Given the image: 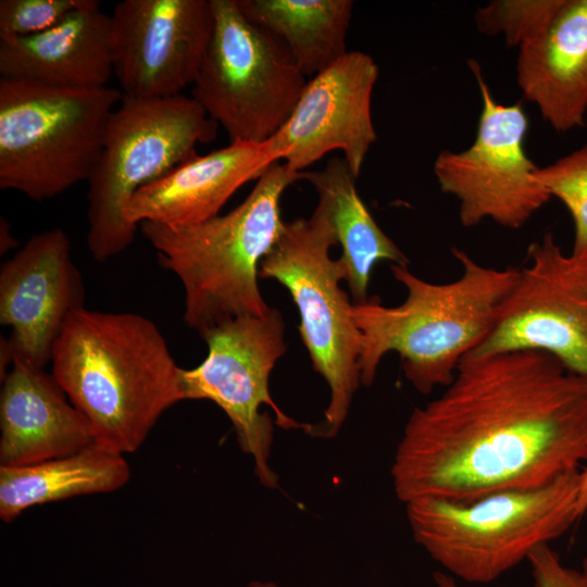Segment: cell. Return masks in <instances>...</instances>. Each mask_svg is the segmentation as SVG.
Segmentation results:
<instances>
[{
	"label": "cell",
	"instance_id": "6da1fadb",
	"mask_svg": "<svg viewBox=\"0 0 587 587\" xmlns=\"http://www.w3.org/2000/svg\"><path fill=\"white\" fill-rule=\"evenodd\" d=\"M587 461V380L553 357L512 351L462 361L444 392L413 410L391 478L404 504L470 502L545 485Z\"/></svg>",
	"mask_w": 587,
	"mask_h": 587
},
{
	"label": "cell",
	"instance_id": "52a82bcc",
	"mask_svg": "<svg viewBox=\"0 0 587 587\" xmlns=\"http://www.w3.org/2000/svg\"><path fill=\"white\" fill-rule=\"evenodd\" d=\"M217 126L192 97L123 96L88 179L87 246L96 261L121 254L134 241L138 227L124 215L133 196L196 154L199 143L214 140Z\"/></svg>",
	"mask_w": 587,
	"mask_h": 587
},
{
	"label": "cell",
	"instance_id": "5b68a950",
	"mask_svg": "<svg viewBox=\"0 0 587 587\" xmlns=\"http://www.w3.org/2000/svg\"><path fill=\"white\" fill-rule=\"evenodd\" d=\"M579 470L534 488L470 502L436 498L405 503L414 541L454 578L488 584L564 534L577 515Z\"/></svg>",
	"mask_w": 587,
	"mask_h": 587
},
{
	"label": "cell",
	"instance_id": "ffe728a7",
	"mask_svg": "<svg viewBox=\"0 0 587 587\" xmlns=\"http://www.w3.org/2000/svg\"><path fill=\"white\" fill-rule=\"evenodd\" d=\"M317 192L334 224L342 249L339 260L345 270L353 303H363L374 265L379 261L408 265L409 259L377 225L355 187L357 177L345 159L332 158L319 171L300 173Z\"/></svg>",
	"mask_w": 587,
	"mask_h": 587
},
{
	"label": "cell",
	"instance_id": "ba28073f",
	"mask_svg": "<svg viewBox=\"0 0 587 587\" xmlns=\"http://www.w3.org/2000/svg\"><path fill=\"white\" fill-rule=\"evenodd\" d=\"M337 243L332 218L317 202L309 218L286 223L259 272L260 277L286 287L298 308L301 340L330 391L324 420L312 430L326 438L338 434L361 385V333L352 314L354 303L339 284L345 280L340 260L329 254Z\"/></svg>",
	"mask_w": 587,
	"mask_h": 587
},
{
	"label": "cell",
	"instance_id": "f1b7e54d",
	"mask_svg": "<svg viewBox=\"0 0 587 587\" xmlns=\"http://www.w3.org/2000/svg\"><path fill=\"white\" fill-rule=\"evenodd\" d=\"M434 582L436 587H460L453 576L446 572H435Z\"/></svg>",
	"mask_w": 587,
	"mask_h": 587
},
{
	"label": "cell",
	"instance_id": "3957f363",
	"mask_svg": "<svg viewBox=\"0 0 587 587\" xmlns=\"http://www.w3.org/2000/svg\"><path fill=\"white\" fill-rule=\"evenodd\" d=\"M461 276L434 284L414 275L408 265L391 264L394 277L407 289L398 307L377 298L353 305L361 333V384L370 387L383 357L397 352L405 378L421 394L447 387L461 361L487 336L497 312L515 284L520 268L482 265L453 248Z\"/></svg>",
	"mask_w": 587,
	"mask_h": 587
},
{
	"label": "cell",
	"instance_id": "7a4b0ae2",
	"mask_svg": "<svg viewBox=\"0 0 587 587\" xmlns=\"http://www.w3.org/2000/svg\"><path fill=\"white\" fill-rule=\"evenodd\" d=\"M51 363L96 444L122 454L139 449L161 415L184 400L182 367L154 322L137 313L75 311Z\"/></svg>",
	"mask_w": 587,
	"mask_h": 587
},
{
	"label": "cell",
	"instance_id": "f546056e",
	"mask_svg": "<svg viewBox=\"0 0 587 587\" xmlns=\"http://www.w3.org/2000/svg\"><path fill=\"white\" fill-rule=\"evenodd\" d=\"M246 587H279L276 583L270 580H252Z\"/></svg>",
	"mask_w": 587,
	"mask_h": 587
},
{
	"label": "cell",
	"instance_id": "cb8c5ba5",
	"mask_svg": "<svg viewBox=\"0 0 587 587\" xmlns=\"http://www.w3.org/2000/svg\"><path fill=\"white\" fill-rule=\"evenodd\" d=\"M536 175L551 197L569 210L574 225L572 255L587 260V145L552 164L539 167Z\"/></svg>",
	"mask_w": 587,
	"mask_h": 587
},
{
	"label": "cell",
	"instance_id": "83f0119b",
	"mask_svg": "<svg viewBox=\"0 0 587 587\" xmlns=\"http://www.w3.org/2000/svg\"><path fill=\"white\" fill-rule=\"evenodd\" d=\"M15 246L14 237L11 234V226L9 222L1 217L0 220V251L1 254L8 252Z\"/></svg>",
	"mask_w": 587,
	"mask_h": 587
},
{
	"label": "cell",
	"instance_id": "277c9868",
	"mask_svg": "<svg viewBox=\"0 0 587 587\" xmlns=\"http://www.w3.org/2000/svg\"><path fill=\"white\" fill-rule=\"evenodd\" d=\"M300 179V173L277 162L226 214L187 227L139 224L160 265L180 280L184 320L201 336L236 317L270 311L258 285L260 264L286 226L282 196Z\"/></svg>",
	"mask_w": 587,
	"mask_h": 587
},
{
	"label": "cell",
	"instance_id": "8992f818",
	"mask_svg": "<svg viewBox=\"0 0 587 587\" xmlns=\"http://www.w3.org/2000/svg\"><path fill=\"white\" fill-rule=\"evenodd\" d=\"M122 98L108 86L0 79V188L41 202L88 182Z\"/></svg>",
	"mask_w": 587,
	"mask_h": 587
},
{
	"label": "cell",
	"instance_id": "2e32d148",
	"mask_svg": "<svg viewBox=\"0 0 587 587\" xmlns=\"http://www.w3.org/2000/svg\"><path fill=\"white\" fill-rule=\"evenodd\" d=\"M280 162L272 141H232L198 153L159 180L139 189L125 208L126 221L139 228L150 222L187 227L220 214L223 205L245 184L258 180Z\"/></svg>",
	"mask_w": 587,
	"mask_h": 587
},
{
	"label": "cell",
	"instance_id": "ac0fdd59",
	"mask_svg": "<svg viewBox=\"0 0 587 587\" xmlns=\"http://www.w3.org/2000/svg\"><path fill=\"white\" fill-rule=\"evenodd\" d=\"M112 74L111 17L100 10V2L41 34L0 39V79L99 88Z\"/></svg>",
	"mask_w": 587,
	"mask_h": 587
},
{
	"label": "cell",
	"instance_id": "44dd1931",
	"mask_svg": "<svg viewBox=\"0 0 587 587\" xmlns=\"http://www.w3.org/2000/svg\"><path fill=\"white\" fill-rule=\"evenodd\" d=\"M129 477L124 454L97 444L32 465L0 466V517L3 522H12L35 505L112 492L127 484Z\"/></svg>",
	"mask_w": 587,
	"mask_h": 587
},
{
	"label": "cell",
	"instance_id": "484cf974",
	"mask_svg": "<svg viewBox=\"0 0 587 587\" xmlns=\"http://www.w3.org/2000/svg\"><path fill=\"white\" fill-rule=\"evenodd\" d=\"M527 561L535 587H587L583 572L564 565L549 545L535 549Z\"/></svg>",
	"mask_w": 587,
	"mask_h": 587
},
{
	"label": "cell",
	"instance_id": "4fadbf2b",
	"mask_svg": "<svg viewBox=\"0 0 587 587\" xmlns=\"http://www.w3.org/2000/svg\"><path fill=\"white\" fill-rule=\"evenodd\" d=\"M110 17L123 96L168 98L193 84L212 33L210 0H124Z\"/></svg>",
	"mask_w": 587,
	"mask_h": 587
},
{
	"label": "cell",
	"instance_id": "30bf717a",
	"mask_svg": "<svg viewBox=\"0 0 587 587\" xmlns=\"http://www.w3.org/2000/svg\"><path fill=\"white\" fill-rule=\"evenodd\" d=\"M207 358L193 369H182L184 400H210L227 415L241 451L251 455L254 473L262 486L277 488L278 476L270 465L274 424L285 429L312 432L286 415L272 399L270 376L286 351L285 323L280 312L271 308L263 316H239L205 333Z\"/></svg>",
	"mask_w": 587,
	"mask_h": 587
},
{
	"label": "cell",
	"instance_id": "d6986e66",
	"mask_svg": "<svg viewBox=\"0 0 587 587\" xmlns=\"http://www.w3.org/2000/svg\"><path fill=\"white\" fill-rule=\"evenodd\" d=\"M517 84L558 132L585 125L587 0H563L546 32L519 48Z\"/></svg>",
	"mask_w": 587,
	"mask_h": 587
},
{
	"label": "cell",
	"instance_id": "d4e9b609",
	"mask_svg": "<svg viewBox=\"0 0 587 587\" xmlns=\"http://www.w3.org/2000/svg\"><path fill=\"white\" fill-rule=\"evenodd\" d=\"M97 0H1L0 39L41 34Z\"/></svg>",
	"mask_w": 587,
	"mask_h": 587
},
{
	"label": "cell",
	"instance_id": "e0dca14e",
	"mask_svg": "<svg viewBox=\"0 0 587 587\" xmlns=\"http://www.w3.org/2000/svg\"><path fill=\"white\" fill-rule=\"evenodd\" d=\"M1 382L0 466L32 465L96 444L89 421L52 373L14 358Z\"/></svg>",
	"mask_w": 587,
	"mask_h": 587
},
{
	"label": "cell",
	"instance_id": "603a6c76",
	"mask_svg": "<svg viewBox=\"0 0 587 587\" xmlns=\"http://www.w3.org/2000/svg\"><path fill=\"white\" fill-rule=\"evenodd\" d=\"M563 0H494L475 13L477 29L502 35L509 46L521 48L548 28Z\"/></svg>",
	"mask_w": 587,
	"mask_h": 587
},
{
	"label": "cell",
	"instance_id": "4dcf8cb0",
	"mask_svg": "<svg viewBox=\"0 0 587 587\" xmlns=\"http://www.w3.org/2000/svg\"><path fill=\"white\" fill-rule=\"evenodd\" d=\"M582 572L583 574L586 576L587 578V555L585 557V559L583 560V569H582Z\"/></svg>",
	"mask_w": 587,
	"mask_h": 587
},
{
	"label": "cell",
	"instance_id": "5bb4252c",
	"mask_svg": "<svg viewBox=\"0 0 587 587\" xmlns=\"http://www.w3.org/2000/svg\"><path fill=\"white\" fill-rule=\"evenodd\" d=\"M377 78V64L361 51H348L311 77L289 117L270 139L279 161L301 173L340 150L358 178L377 136L372 118Z\"/></svg>",
	"mask_w": 587,
	"mask_h": 587
},
{
	"label": "cell",
	"instance_id": "9c48e42d",
	"mask_svg": "<svg viewBox=\"0 0 587 587\" xmlns=\"http://www.w3.org/2000/svg\"><path fill=\"white\" fill-rule=\"evenodd\" d=\"M213 26L192 98L232 141L264 142L289 117L305 85L286 47L251 24L237 0H210Z\"/></svg>",
	"mask_w": 587,
	"mask_h": 587
},
{
	"label": "cell",
	"instance_id": "7c38bea8",
	"mask_svg": "<svg viewBox=\"0 0 587 587\" xmlns=\"http://www.w3.org/2000/svg\"><path fill=\"white\" fill-rule=\"evenodd\" d=\"M528 258L491 329L462 361L538 351L587 380V260L565 254L551 234L529 246Z\"/></svg>",
	"mask_w": 587,
	"mask_h": 587
},
{
	"label": "cell",
	"instance_id": "7402d4cb",
	"mask_svg": "<svg viewBox=\"0 0 587 587\" xmlns=\"http://www.w3.org/2000/svg\"><path fill=\"white\" fill-rule=\"evenodd\" d=\"M242 15L276 37L307 77L342 58L351 0H237Z\"/></svg>",
	"mask_w": 587,
	"mask_h": 587
},
{
	"label": "cell",
	"instance_id": "9a60e30c",
	"mask_svg": "<svg viewBox=\"0 0 587 587\" xmlns=\"http://www.w3.org/2000/svg\"><path fill=\"white\" fill-rule=\"evenodd\" d=\"M85 286L71 258L66 233L52 228L34 235L0 271V322L11 333L14 358L43 369L67 320L84 308Z\"/></svg>",
	"mask_w": 587,
	"mask_h": 587
},
{
	"label": "cell",
	"instance_id": "8fae6325",
	"mask_svg": "<svg viewBox=\"0 0 587 587\" xmlns=\"http://www.w3.org/2000/svg\"><path fill=\"white\" fill-rule=\"evenodd\" d=\"M470 65L482 97L476 137L465 150L439 152L434 174L441 191L457 198L463 226L491 220L517 229L551 196L536 175L538 166L524 149L528 120L522 104L498 103L479 65L474 61Z\"/></svg>",
	"mask_w": 587,
	"mask_h": 587
},
{
	"label": "cell",
	"instance_id": "4316f807",
	"mask_svg": "<svg viewBox=\"0 0 587 587\" xmlns=\"http://www.w3.org/2000/svg\"><path fill=\"white\" fill-rule=\"evenodd\" d=\"M587 511V465L579 471L578 476V496H577V515L580 519Z\"/></svg>",
	"mask_w": 587,
	"mask_h": 587
}]
</instances>
